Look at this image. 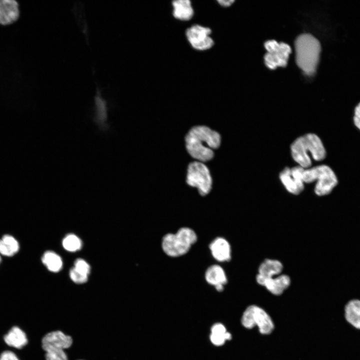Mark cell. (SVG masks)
<instances>
[{"instance_id":"30bf717a","label":"cell","mask_w":360,"mask_h":360,"mask_svg":"<svg viewBox=\"0 0 360 360\" xmlns=\"http://www.w3.org/2000/svg\"><path fill=\"white\" fill-rule=\"evenodd\" d=\"M212 30L209 28L194 24L186 30V35L193 48L198 50H206L214 44V40L210 36Z\"/></svg>"},{"instance_id":"7a4b0ae2","label":"cell","mask_w":360,"mask_h":360,"mask_svg":"<svg viewBox=\"0 0 360 360\" xmlns=\"http://www.w3.org/2000/svg\"><path fill=\"white\" fill-rule=\"evenodd\" d=\"M293 159L299 166L308 168L312 158L320 161L326 156V151L320 138L314 134H308L296 140L290 146Z\"/></svg>"},{"instance_id":"f1b7e54d","label":"cell","mask_w":360,"mask_h":360,"mask_svg":"<svg viewBox=\"0 0 360 360\" xmlns=\"http://www.w3.org/2000/svg\"><path fill=\"white\" fill-rule=\"evenodd\" d=\"M353 120L354 125L360 130V102L354 109Z\"/></svg>"},{"instance_id":"ba28073f","label":"cell","mask_w":360,"mask_h":360,"mask_svg":"<svg viewBox=\"0 0 360 360\" xmlns=\"http://www.w3.org/2000/svg\"><path fill=\"white\" fill-rule=\"evenodd\" d=\"M187 184L198 188L200 195L204 196L212 188V180L207 166L200 162L190 163L188 168Z\"/></svg>"},{"instance_id":"83f0119b","label":"cell","mask_w":360,"mask_h":360,"mask_svg":"<svg viewBox=\"0 0 360 360\" xmlns=\"http://www.w3.org/2000/svg\"><path fill=\"white\" fill-rule=\"evenodd\" d=\"M0 360H20L12 352L6 350L2 352L0 356Z\"/></svg>"},{"instance_id":"8fae6325","label":"cell","mask_w":360,"mask_h":360,"mask_svg":"<svg viewBox=\"0 0 360 360\" xmlns=\"http://www.w3.org/2000/svg\"><path fill=\"white\" fill-rule=\"evenodd\" d=\"M303 168L300 166L286 168L280 174V180L287 190L294 194H300L304 189L301 177Z\"/></svg>"},{"instance_id":"5b68a950","label":"cell","mask_w":360,"mask_h":360,"mask_svg":"<svg viewBox=\"0 0 360 360\" xmlns=\"http://www.w3.org/2000/svg\"><path fill=\"white\" fill-rule=\"evenodd\" d=\"M197 240V236L189 228H182L176 234H168L164 236L162 246L168 256L177 257L187 253Z\"/></svg>"},{"instance_id":"5bb4252c","label":"cell","mask_w":360,"mask_h":360,"mask_svg":"<svg viewBox=\"0 0 360 360\" xmlns=\"http://www.w3.org/2000/svg\"><path fill=\"white\" fill-rule=\"evenodd\" d=\"M214 258L220 262H228L232 256L231 247L228 242L222 237L216 238L209 246Z\"/></svg>"},{"instance_id":"ac0fdd59","label":"cell","mask_w":360,"mask_h":360,"mask_svg":"<svg viewBox=\"0 0 360 360\" xmlns=\"http://www.w3.org/2000/svg\"><path fill=\"white\" fill-rule=\"evenodd\" d=\"M174 16L179 20L188 21L194 16V10L189 0H177L172 2Z\"/></svg>"},{"instance_id":"52a82bcc","label":"cell","mask_w":360,"mask_h":360,"mask_svg":"<svg viewBox=\"0 0 360 360\" xmlns=\"http://www.w3.org/2000/svg\"><path fill=\"white\" fill-rule=\"evenodd\" d=\"M241 322L246 328H252L257 326L260 333L263 334H270L274 328L273 322L268 314L256 305L250 306L246 309L242 316Z\"/></svg>"},{"instance_id":"6da1fadb","label":"cell","mask_w":360,"mask_h":360,"mask_svg":"<svg viewBox=\"0 0 360 360\" xmlns=\"http://www.w3.org/2000/svg\"><path fill=\"white\" fill-rule=\"evenodd\" d=\"M220 144V136L216 132L206 126L192 128L186 136V146L188 154L200 162L210 160L214 149Z\"/></svg>"},{"instance_id":"8992f818","label":"cell","mask_w":360,"mask_h":360,"mask_svg":"<svg viewBox=\"0 0 360 360\" xmlns=\"http://www.w3.org/2000/svg\"><path fill=\"white\" fill-rule=\"evenodd\" d=\"M72 343L71 336L60 330L48 333L42 340V348L46 352V360H68L64 350L70 348Z\"/></svg>"},{"instance_id":"ffe728a7","label":"cell","mask_w":360,"mask_h":360,"mask_svg":"<svg viewBox=\"0 0 360 360\" xmlns=\"http://www.w3.org/2000/svg\"><path fill=\"white\" fill-rule=\"evenodd\" d=\"M19 250V243L13 236L4 234L0 239V254L12 256L18 252Z\"/></svg>"},{"instance_id":"603a6c76","label":"cell","mask_w":360,"mask_h":360,"mask_svg":"<svg viewBox=\"0 0 360 360\" xmlns=\"http://www.w3.org/2000/svg\"><path fill=\"white\" fill-rule=\"evenodd\" d=\"M62 246L68 251L75 252L80 248L82 242L78 237L70 234L64 238L62 240Z\"/></svg>"},{"instance_id":"4dcf8cb0","label":"cell","mask_w":360,"mask_h":360,"mask_svg":"<svg viewBox=\"0 0 360 360\" xmlns=\"http://www.w3.org/2000/svg\"><path fill=\"white\" fill-rule=\"evenodd\" d=\"M1 260H2V259H1V256H0V262H1Z\"/></svg>"},{"instance_id":"7c38bea8","label":"cell","mask_w":360,"mask_h":360,"mask_svg":"<svg viewBox=\"0 0 360 360\" xmlns=\"http://www.w3.org/2000/svg\"><path fill=\"white\" fill-rule=\"evenodd\" d=\"M256 282L272 294L280 296L289 287L291 280L288 275L280 274L268 278H256Z\"/></svg>"},{"instance_id":"4316f807","label":"cell","mask_w":360,"mask_h":360,"mask_svg":"<svg viewBox=\"0 0 360 360\" xmlns=\"http://www.w3.org/2000/svg\"><path fill=\"white\" fill-rule=\"evenodd\" d=\"M225 326L222 324H216L212 328L211 334H224L226 332Z\"/></svg>"},{"instance_id":"cb8c5ba5","label":"cell","mask_w":360,"mask_h":360,"mask_svg":"<svg viewBox=\"0 0 360 360\" xmlns=\"http://www.w3.org/2000/svg\"><path fill=\"white\" fill-rule=\"evenodd\" d=\"M231 338V334L228 332L224 334H211L210 336V340L212 342L217 346L222 345L226 340H230Z\"/></svg>"},{"instance_id":"e0dca14e","label":"cell","mask_w":360,"mask_h":360,"mask_svg":"<svg viewBox=\"0 0 360 360\" xmlns=\"http://www.w3.org/2000/svg\"><path fill=\"white\" fill-rule=\"evenodd\" d=\"M344 318L346 322L354 328L360 330V300H349L344 308Z\"/></svg>"},{"instance_id":"9a60e30c","label":"cell","mask_w":360,"mask_h":360,"mask_svg":"<svg viewBox=\"0 0 360 360\" xmlns=\"http://www.w3.org/2000/svg\"><path fill=\"white\" fill-rule=\"evenodd\" d=\"M206 281L214 286L218 292L224 289L228 282V278L223 268L219 265L214 264L208 268L205 273Z\"/></svg>"},{"instance_id":"484cf974","label":"cell","mask_w":360,"mask_h":360,"mask_svg":"<svg viewBox=\"0 0 360 360\" xmlns=\"http://www.w3.org/2000/svg\"><path fill=\"white\" fill-rule=\"evenodd\" d=\"M70 276L72 280L77 284L84 283L88 280V276L82 274L77 271L74 268L70 270Z\"/></svg>"},{"instance_id":"4fadbf2b","label":"cell","mask_w":360,"mask_h":360,"mask_svg":"<svg viewBox=\"0 0 360 360\" xmlns=\"http://www.w3.org/2000/svg\"><path fill=\"white\" fill-rule=\"evenodd\" d=\"M20 10L18 1L0 0V25L10 26L19 19Z\"/></svg>"},{"instance_id":"9c48e42d","label":"cell","mask_w":360,"mask_h":360,"mask_svg":"<svg viewBox=\"0 0 360 360\" xmlns=\"http://www.w3.org/2000/svg\"><path fill=\"white\" fill-rule=\"evenodd\" d=\"M267 52L264 56L266 66L270 70L278 67H285L288 64L290 46L287 44L278 42L275 40H268L264 44Z\"/></svg>"},{"instance_id":"277c9868","label":"cell","mask_w":360,"mask_h":360,"mask_svg":"<svg viewBox=\"0 0 360 360\" xmlns=\"http://www.w3.org/2000/svg\"><path fill=\"white\" fill-rule=\"evenodd\" d=\"M301 177L304 183L316 181L315 193L319 196L330 193L338 184V178L332 169L326 165H320L312 168H302Z\"/></svg>"},{"instance_id":"3957f363","label":"cell","mask_w":360,"mask_h":360,"mask_svg":"<svg viewBox=\"0 0 360 360\" xmlns=\"http://www.w3.org/2000/svg\"><path fill=\"white\" fill-rule=\"evenodd\" d=\"M296 60L298 66L308 76L316 72L321 51L320 42L312 35H300L294 43Z\"/></svg>"},{"instance_id":"d4e9b609","label":"cell","mask_w":360,"mask_h":360,"mask_svg":"<svg viewBox=\"0 0 360 360\" xmlns=\"http://www.w3.org/2000/svg\"><path fill=\"white\" fill-rule=\"evenodd\" d=\"M74 268L82 274L88 276L90 272L89 264L82 259L76 260L74 263Z\"/></svg>"},{"instance_id":"f546056e","label":"cell","mask_w":360,"mask_h":360,"mask_svg":"<svg viewBox=\"0 0 360 360\" xmlns=\"http://www.w3.org/2000/svg\"><path fill=\"white\" fill-rule=\"evenodd\" d=\"M234 2V1L233 0H218V4L223 7H228L230 6H231L232 4Z\"/></svg>"},{"instance_id":"44dd1931","label":"cell","mask_w":360,"mask_h":360,"mask_svg":"<svg viewBox=\"0 0 360 360\" xmlns=\"http://www.w3.org/2000/svg\"><path fill=\"white\" fill-rule=\"evenodd\" d=\"M96 120V122L102 128H104L107 124L106 122L108 118L107 107L105 100L99 94L95 97Z\"/></svg>"},{"instance_id":"d6986e66","label":"cell","mask_w":360,"mask_h":360,"mask_svg":"<svg viewBox=\"0 0 360 360\" xmlns=\"http://www.w3.org/2000/svg\"><path fill=\"white\" fill-rule=\"evenodd\" d=\"M5 342L9 346L21 348L28 343L25 332L19 327L13 326L4 336Z\"/></svg>"},{"instance_id":"7402d4cb","label":"cell","mask_w":360,"mask_h":360,"mask_svg":"<svg viewBox=\"0 0 360 360\" xmlns=\"http://www.w3.org/2000/svg\"><path fill=\"white\" fill-rule=\"evenodd\" d=\"M42 260L48 269L52 272H58L62 267V262L61 258L52 252H46L42 257Z\"/></svg>"},{"instance_id":"2e32d148","label":"cell","mask_w":360,"mask_h":360,"mask_svg":"<svg viewBox=\"0 0 360 360\" xmlns=\"http://www.w3.org/2000/svg\"><path fill=\"white\" fill-rule=\"evenodd\" d=\"M284 266L278 260L266 258L264 260L258 268L256 278H268L282 274Z\"/></svg>"}]
</instances>
